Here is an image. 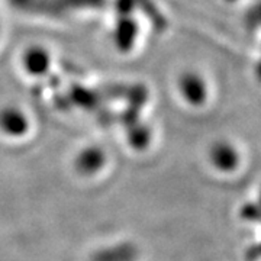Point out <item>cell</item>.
<instances>
[{
	"mask_svg": "<svg viewBox=\"0 0 261 261\" xmlns=\"http://www.w3.org/2000/svg\"><path fill=\"white\" fill-rule=\"evenodd\" d=\"M34 119L31 113L18 103L0 106V135L9 141H22L32 132Z\"/></svg>",
	"mask_w": 261,
	"mask_h": 261,
	"instance_id": "cell-1",
	"label": "cell"
},
{
	"mask_svg": "<svg viewBox=\"0 0 261 261\" xmlns=\"http://www.w3.org/2000/svg\"><path fill=\"white\" fill-rule=\"evenodd\" d=\"M108 152L96 144L84 145L73 157L74 171L84 178H93L100 176L108 167Z\"/></svg>",
	"mask_w": 261,
	"mask_h": 261,
	"instance_id": "cell-2",
	"label": "cell"
},
{
	"mask_svg": "<svg viewBox=\"0 0 261 261\" xmlns=\"http://www.w3.org/2000/svg\"><path fill=\"white\" fill-rule=\"evenodd\" d=\"M176 89L180 97L192 106H199L205 102L207 84L203 75L195 68H187L176 79Z\"/></svg>",
	"mask_w": 261,
	"mask_h": 261,
	"instance_id": "cell-3",
	"label": "cell"
},
{
	"mask_svg": "<svg viewBox=\"0 0 261 261\" xmlns=\"http://www.w3.org/2000/svg\"><path fill=\"white\" fill-rule=\"evenodd\" d=\"M53 64V56L51 53L41 48L39 45H34V48L25 49L20 57V68L25 70L28 75L32 77H41L48 74Z\"/></svg>",
	"mask_w": 261,
	"mask_h": 261,
	"instance_id": "cell-4",
	"label": "cell"
},
{
	"mask_svg": "<svg viewBox=\"0 0 261 261\" xmlns=\"http://www.w3.org/2000/svg\"><path fill=\"white\" fill-rule=\"evenodd\" d=\"M3 37H5V32H3V29H2V25H0V47H2V44H3Z\"/></svg>",
	"mask_w": 261,
	"mask_h": 261,
	"instance_id": "cell-5",
	"label": "cell"
}]
</instances>
